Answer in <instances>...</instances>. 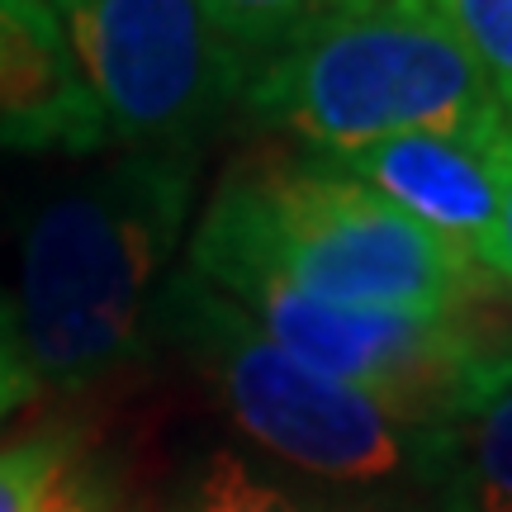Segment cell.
I'll use <instances>...</instances> for the list:
<instances>
[{
	"mask_svg": "<svg viewBox=\"0 0 512 512\" xmlns=\"http://www.w3.org/2000/svg\"><path fill=\"white\" fill-rule=\"evenodd\" d=\"M67 38L105 138L124 152L200 147L252 81V62L204 0H81L67 15Z\"/></svg>",
	"mask_w": 512,
	"mask_h": 512,
	"instance_id": "5b68a950",
	"label": "cell"
},
{
	"mask_svg": "<svg viewBox=\"0 0 512 512\" xmlns=\"http://www.w3.org/2000/svg\"><path fill=\"white\" fill-rule=\"evenodd\" d=\"M356 512H370V508H356Z\"/></svg>",
	"mask_w": 512,
	"mask_h": 512,
	"instance_id": "d6986e66",
	"label": "cell"
},
{
	"mask_svg": "<svg viewBox=\"0 0 512 512\" xmlns=\"http://www.w3.org/2000/svg\"><path fill=\"white\" fill-rule=\"evenodd\" d=\"M475 266L479 261L323 157L233 166L185 247V271L219 290L261 275L328 304L422 318L456 309Z\"/></svg>",
	"mask_w": 512,
	"mask_h": 512,
	"instance_id": "7a4b0ae2",
	"label": "cell"
},
{
	"mask_svg": "<svg viewBox=\"0 0 512 512\" xmlns=\"http://www.w3.org/2000/svg\"><path fill=\"white\" fill-rule=\"evenodd\" d=\"M190 512H304L285 489L247 470L233 451L209 456V465L195 479V508Z\"/></svg>",
	"mask_w": 512,
	"mask_h": 512,
	"instance_id": "4fadbf2b",
	"label": "cell"
},
{
	"mask_svg": "<svg viewBox=\"0 0 512 512\" xmlns=\"http://www.w3.org/2000/svg\"><path fill=\"white\" fill-rule=\"evenodd\" d=\"M223 294L252 313L285 351L366 389L370 399L384 403L413 432L446 422L460 408V399L489 370H498L479 356L475 342L451 318L328 304L261 275L233 280L223 285Z\"/></svg>",
	"mask_w": 512,
	"mask_h": 512,
	"instance_id": "8992f818",
	"label": "cell"
},
{
	"mask_svg": "<svg viewBox=\"0 0 512 512\" xmlns=\"http://www.w3.org/2000/svg\"><path fill=\"white\" fill-rule=\"evenodd\" d=\"M38 389V375L24 356V337H19V318H15V304L0 299V418L19 408Z\"/></svg>",
	"mask_w": 512,
	"mask_h": 512,
	"instance_id": "5bb4252c",
	"label": "cell"
},
{
	"mask_svg": "<svg viewBox=\"0 0 512 512\" xmlns=\"http://www.w3.org/2000/svg\"><path fill=\"white\" fill-rule=\"evenodd\" d=\"M43 5H48V10H57V15L67 19V15L76 10V5H81V0H43Z\"/></svg>",
	"mask_w": 512,
	"mask_h": 512,
	"instance_id": "e0dca14e",
	"label": "cell"
},
{
	"mask_svg": "<svg viewBox=\"0 0 512 512\" xmlns=\"http://www.w3.org/2000/svg\"><path fill=\"white\" fill-rule=\"evenodd\" d=\"M195 181L200 147L124 152L24 214L15 318L38 384L81 389L143 356Z\"/></svg>",
	"mask_w": 512,
	"mask_h": 512,
	"instance_id": "6da1fadb",
	"label": "cell"
},
{
	"mask_svg": "<svg viewBox=\"0 0 512 512\" xmlns=\"http://www.w3.org/2000/svg\"><path fill=\"white\" fill-rule=\"evenodd\" d=\"M157 328L190 356L238 432L313 479L380 484L422 470V432L366 389L285 351L252 313L200 275H171Z\"/></svg>",
	"mask_w": 512,
	"mask_h": 512,
	"instance_id": "277c9868",
	"label": "cell"
},
{
	"mask_svg": "<svg viewBox=\"0 0 512 512\" xmlns=\"http://www.w3.org/2000/svg\"><path fill=\"white\" fill-rule=\"evenodd\" d=\"M242 100L328 162L399 133H460L512 119L437 0L323 5L256 67Z\"/></svg>",
	"mask_w": 512,
	"mask_h": 512,
	"instance_id": "3957f363",
	"label": "cell"
},
{
	"mask_svg": "<svg viewBox=\"0 0 512 512\" xmlns=\"http://www.w3.org/2000/svg\"><path fill=\"white\" fill-rule=\"evenodd\" d=\"M437 10L475 57L494 100L512 114V0H437Z\"/></svg>",
	"mask_w": 512,
	"mask_h": 512,
	"instance_id": "30bf717a",
	"label": "cell"
},
{
	"mask_svg": "<svg viewBox=\"0 0 512 512\" xmlns=\"http://www.w3.org/2000/svg\"><path fill=\"white\" fill-rule=\"evenodd\" d=\"M204 10L256 72L313 19V0H204Z\"/></svg>",
	"mask_w": 512,
	"mask_h": 512,
	"instance_id": "8fae6325",
	"label": "cell"
},
{
	"mask_svg": "<svg viewBox=\"0 0 512 512\" xmlns=\"http://www.w3.org/2000/svg\"><path fill=\"white\" fill-rule=\"evenodd\" d=\"M323 5H342V0H323Z\"/></svg>",
	"mask_w": 512,
	"mask_h": 512,
	"instance_id": "ac0fdd59",
	"label": "cell"
},
{
	"mask_svg": "<svg viewBox=\"0 0 512 512\" xmlns=\"http://www.w3.org/2000/svg\"><path fill=\"white\" fill-rule=\"evenodd\" d=\"M67 484V446L29 437L0 451V512H43Z\"/></svg>",
	"mask_w": 512,
	"mask_h": 512,
	"instance_id": "7c38bea8",
	"label": "cell"
},
{
	"mask_svg": "<svg viewBox=\"0 0 512 512\" xmlns=\"http://www.w3.org/2000/svg\"><path fill=\"white\" fill-rule=\"evenodd\" d=\"M503 223H508V285H512V171H508V214H503Z\"/></svg>",
	"mask_w": 512,
	"mask_h": 512,
	"instance_id": "2e32d148",
	"label": "cell"
},
{
	"mask_svg": "<svg viewBox=\"0 0 512 512\" xmlns=\"http://www.w3.org/2000/svg\"><path fill=\"white\" fill-rule=\"evenodd\" d=\"M43 512H105V508L95 503L91 489H81V484H72V479H67V484L57 489V498Z\"/></svg>",
	"mask_w": 512,
	"mask_h": 512,
	"instance_id": "9a60e30c",
	"label": "cell"
},
{
	"mask_svg": "<svg viewBox=\"0 0 512 512\" xmlns=\"http://www.w3.org/2000/svg\"><path fill=\"white\" fill-rule=\"evenodd\" d=\"M328 162V157H323ZM342 171L427 233L451 242L470 261L508 280V171H512V119L460 133H399L384 143L342 157Z\"/></svg>",
	"mask_w": 512,
	"mask_h": 512,
	"instance_id": "52a82bcc",
	"label": "cell"
},
{
	"mask_svg": "<svg viewBox=\"0 0 512 512\" xmlns=\"http://www.w3.org/2000/svg\"><path fill=\"white\" fill-rule=\"evenodd\" d=\"M418 484L432 489L441 512H512V361L422 432Z\"/></svg>",
	"mask_w": 512,
	"mask_h": 512,
	"instance_id": "9c48e42d",
	"label": "cell"
},
{
	"mask_svg": "<svg viewBox=\"0 0 512 512\" xmlns=\"http://www.w3.org/2000/svg\"><path fill=\"white\" fill-rule=\"evenodd\" d=\"M100 143L105 119L67 24L43 0H0V152L86 157Z\"/></svg>",
	"mask_w": 512,
	"mask_h": 512,
	"instance_id": "ba28073f",
	"label": "cell"
}]
</instances>
